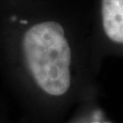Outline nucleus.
<instances>
[{
  "mask_svg": "<svg viewBox=\"0 0 123 123\" xmlns=\"http://www.w3.org/2000/svg\"><path fill=\"white\" fill-rule=\"evenodd\" d=\"M90 2L0 0V74L29 123H57L98 95Z\"/></svg>",
  "mask_w": 123,
  "mask_h": 123,
  "instance_id": "f257e3e1",
  "label": "nucleus"
},
{
  "mask_svg": "<svg viewBox=\"0 0 123 123\" xmlns=\"http://www.w3.org/2000/svg\"><path fill=\"white\" fill-rule=\"evenodd\" d=\"M92 41L99 67L107 57L123 60V0H90Z\"/></svg>",
  "mask_w": 123,
  "mask_h": 123,
  "instance_id": "f03ea898",
  "label": "nucleus"
},
{
  "mask_svg": "<svg viewBox=\"0 0 123 123\" xmlns=\"http://www.w3.org/2000/svg\"><path fill=\"white\" fill-rule=\"evenodd\" d=\"M69 123H111L98 105V95L87 98L75 108Z\"/></svg>",
  "mask_w": 123,
  "mask_h": 123,
  "instance_id": "7ed1b4c3",
  "label": "nucleus"
}]
</instances>
